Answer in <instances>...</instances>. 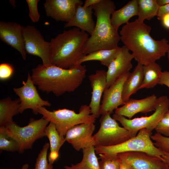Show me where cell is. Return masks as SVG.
<instances>
[{
  "label": "cell",
  "mask_w": 169,
  "mask_h": 169,
  "mask_svg": "<svg viewBox=\"0 0 169 169\" xmlns=\"http://www.w3.org/2000/svg\"><path fill=\"white\" fill-rule=\"evenodd\" d=\"M151 30L150 26L136 19L124 25L120 32V40L132 52L134 59L143 65L155 63L169 50L168 41L154 39Z\"/></svg>",
  "instance_id": "obj_1"
},
{
  "label": "cell",
  "mask_w": 169,
  "mask_h": 169,
  "mask_svg": "<svg viewBox=\"0 0 169 169\" xmlns=\"http://www.w3.org/2000/svg\"><path fill=\"white\" fill-rule=\"evenodd\" d=\"M86 71L85 66L82 64L65 69L51 64H39L32 69L31 76L39 89L59 96L78 88L85 77Z\"/></svg>",
  "instance_id": "obj_2"
},
{
  "label": "cell",
  "mask_w": 169,
  "mask_h": 169,
  "mask_svg": "<svg viewBox=\"0 0 169 169\" xmlns=\"http://www.w3.org/2000/svg\"><path fill=\"white\" fill-rule=\"evenodd\" d=\"M96 21L94 31L83 47L86 55L101 49H111L118 47L120 36L112 25L110 16L115 6L110 0H100L92 6Z\"/></svg>",
  "instance_id": "obj_3"
},
{
  "label": "cell",
  "mask_w": 169,
  "mask_h": 169,
  "mask_svg": "<svg viewBox=\"0 0 169 169\" xmlns=\"http://www.w3.org/2000/svg\"><path fill=\"white\" fill-rule=\"evenodd\" d=\"M88 38L86 32L74 27L51 39V64L65 69L77 65L85 55L83 47Z\"/></svg>",
  "instance_id": "obj_4"
},
{
  "label": "cell",
  "mask_w": 169,
  "mask_h": 169,
  "mask_svg": "<svg viewBox=\"0 0 169 169\" xmlns=\"http://www.w3.org/2000/svg\"><path fill=\"white\" fill-rule=\"evenodd\" d=\"M38 112L43 117L54 124L58 133L63 137L72 127L84 123H95L96 119L91 114L89 106L86 105L80 107L78 113L67 109L50 111L44 107L39 108Z\"/></svg>",
  "instance_id": "obj_5"
},
{
  "label": "cell",
  "mask_w": 169,
  "mask_h": 169,
  "mask_svg": "<svg viewBox=\"0 0 169 169\" xmlns=\"http://www.w3.org/2000/svg\"><path fill=\"white\" fill-rule=\"evenodd\" d=\"M152 133L146 128L140 130L136 135L117 145L110 146L95 147V153L113 156L129 151H140L163 160L164 153L156 147L151 140Z\"/></svg>",
  "instance_id": "obj_6"
},
{
  "label": "cell",
  "mask_w": 169,
  "mask_h": 169,
  "mask_svg": "<svg viewBox=\"0 0 169 169\" xmlns=\"http://www.w3.org/2000/svg\"><path fill=\"white\" fill-rule=\"evenodd\" d=\"M49 123L43 117L37 120L32 118L25 126L20 127L13 122L5 128L8 135L18 143L19 152L22 153L25 150L32 148L36 141L46 136L45 130Z\"/></svg>",
  "instance_id": "obj_7"
},
{
  "label": "cell",
  "mask_w": 169,
  "mask_h": 169,
  "mask_svg": "<svg viewBox=\"0 0 169 169\" xmlns=\"http://www.w3.org/2000/svg\"><path fill=\"white\" fill-rule=\"evenodd\" d=\"M169 110V99L167 96H162L157 98L155 111L150 116L130 119L115 113L112 118L119 121L123 127L130 131L134 137L142 129L146 128L151 132L155 130L159 122Z\"/></svg>",
  "instance_id": "obj_8"
},
{
  "label": "cell",
  "mask_w": 169,
  "mask_h": 169,
  "mask_svg": "<svg viewBox=\"0 0 169 169\" xmlns=\"http://www.w3.org/2000/svg\"><path fill=\"white\" fill-rule=\"evenodd\" d=\"M110 115L108 113L102 115L100 120V128L93 135L95 146H114L133 137L130 131L120 126Z\"/></svg>",
  "instance_id": "obj_9"
},
{
  "label": "cell",
  "mask_w": 169,
  "mask_h": 169,
  "mask_svg": "<svg viewBox=\"0 0 169 169\" xmlns=\"http://www.w3.org/2000/svg\"><path fill=\"white\" fill-rule=\"evenodd\" d=\"M26 53L40 57L43 64H51L50 42L45 41L40 31L34 26H22Z\"/></svg>",
  "instance_id": "obj_10"
},
{
  "label": "cell",
  "mask_w": 169,
  "mask_h": 169,
  "mask_svg": "<svg viewBox=\"0 0 169 169\" xmlns=\"http://www.w3.org/2000/svg\"><path fill=\"white\" fill-rule=\"evenodd\" d=\"M23 85L19 88H14L13 90L20 100L19 113H22L26 109H31L35 115L38 114V110L41 107H49L51 104L48 101L42 99L39 95L32 79L29 72L26 82L23 81Z\"/></svg>",
  "instance_id": "obj_11"
},
{
  "label": "cell",
  "mask_w": 169,
  "mask_h": 169,
  "mask_svg": "<svg viewBox=\"0 0 169 169\" xmlns=\"http://www.w3.org/2000/svg\"><path fill=\"white\" fill-rule=\"evenodd\" d=\"M94 123H84L70 128L64 136L66 141L77 151L95 146L93 133L95 129Z\"/></svg>",
  "instance_id": "obj_12"
},
{
  "label": "cell",
  "mask_w": 169,
  "mask_h": 169,
  "mask_svg": "<svg viewBox=\"0 0 169 169\" xmlns=\"http://www.w3.org/2000/svg\"><path fill=\"white\" fill-rule=\"evenodd\" d=\"M83 4L80 0H46L44 5L47 16L68 23L74 16L77 7Z\"/></svg>",
  "instance_id": "obj_13"
},
{
  "label": "cell",
  "mask_w": 169,
  "mask_h": 169,
  "mask_svg": "<svg viewBox=\"0 0 169 169\" xmlns=\"http://www.w3.org/2000/svg\"><path fill=\"white\" fill-rule=\"evenodd\" d=\"M130 73L129 72L122 75L109 88L105 89L100 105V115L108 113L111 114L114 110L125 104L122 98L123 87Z\"/></svg>",
  "instance_id": "obj_14"
},
{
  "label": "cell",
  "mask_w": 169,
  "mask_h": 169,
  "mask_svg": "<svg viewBox=\"0 0 169 169\" xmlns=\"http://www.w3.org/2000/svg\"><path fill=\"white\" fill-rule=\"evenodd\" d=\"M22 26L15 22H0V38L17 50L24 60L26 59Z\"/></svg>",
  "instance_id": "obj_15"
},
{
  "label": "cell",
  "mask_w": 169,
  "mask_h": 169,
  "mask_svg": "<svg viewBox=\"0 0 169 169\" xmlns=\"http://www.w3.org/2000/svg\"><path fill=\"white\" fill-rule=\"evenodd\" d=\"M133 59V55L125 45L120 47L116 57L108 67L106 89L109 88L122 75L130 72L132 68L131 61Z\"/></svg>",
  "instance_id": "obj_16"
},
{
  "label": "cell",
  "mask_w": 169,
  "mask_h": 169,
  "mask_svg": "<svg viewBox=\"0 0 169 169\" xmlns=\"http://www.w3.org/2000/svg\"><path fill=\"white\" fill-rule=\"evenodd\" d=\"M128 163L131 169H169V166L161 159L140 151H129L118 154Z\"/></svg>",
  "instance_id": "obj_17"
},
{
  "label": "cell",
  "mask_w": 169,
  "mask_h": 169,
  "mask_svg": "<svg viewBox=\"0 0 169 169\" xmlns=\"http://www.w3.org/2000/svg\"><path fill=\"white\" fill-rule=\"evenodd\" d=\"M157 98L153 94L140 100L130 99L122 106L116 109L115 113L130 119L138 113H147L155 110Z\"/></svg>",
  "instance_id": "obj_18"
},
{
  "label": "cell",
  "mask_w": 169,
  "mask_h": 169,
  "mask_svg": "<svg viewBox=\"0 0 169 169\" xmlns=\"http://www.w3.org/2000/svg\"><path fill=\"white\" fill-rule=\"evenodd\" d=\"M92 89L90 102L89 105L91 114L95 118L100 115V101L107 84L106 71L104 69L97 70L95 73L89 76Z\"/></svg>",
  "instance_id": "obj_19"
},
{
  "label": "cell",
  "mask_w": 169,
  "mask_h": 169,
  "mask_svg": "<svg viewBox=\"0 0 169 169\" xmlns=\"http://www.w3.org/2000/svg\"><path fill=\"white\" fill-rule=\"evenodd\" d=\"M93 9L92 6L85 8L82 5H79L73 18L65 23L64 27L74 26L87 32L91 35L95 25L92 17Z\"/></svg>",
  "instance_id": "obj_20"
},
{
  "label": "cell",
  "mask_w": 169,
  "mask_h": 169,
  "mask_svg": "<svg viewBox=\"0 0 169 169\" xmlns=\"http://www.w3.org/2000/svg\"><path fill=\"white\" fill-rule=\"evenodd\" d=\"M144 78L143 65L138 63L125 81L123 87L122 98L125 103L130 96L139 90Z\"/></svg>",
  "instance_id": "obj_21"
},
{
  "label": "cell",
  "mask_w": 169,
  "mask_h": 169,
  "mask_svg": "<svg viewBox=\"0 0 169 169\" xmlns=\"http://www.w3.org/2000/svg\"><path fill=\"white\" fill-rule=\"evenodd\" d=\"M138 12L137 0L130 1L121 8L113 12L111 17L112 25L118 31L120 25L129 22V19L132 17L137 16Z\"/></svg>",
  "instance_id": "obj_22"
},
{
  "label": "cell",
  "mask_w": 169,
  "mask_h": 169,
  "mask_svg": "<svg viewBox=\"0 0 169 169\" xmlns=\"http://www.w3.org/2000/svg\"><path fill=\"white\" fill-rule=\"evenodd\" d=\"M19 99L12 100L10 98L0 101V126H6L13 123V117L19 113Z\"/></svg>",
  "instance_id": "obj_23"
},
{
  "label": "cell",
  "mask_w": 169,
  "mask_h": 169,
  "mask_svg": "<svg viewBox=\"0 0 169 169\" xmlns=\"http://www.w3.org/2000/svg\"><path fill=\"white\" fill-rule=\"evenodd\" d=\"M120 47L111 49L98 50L84 55L78 62L77 65L83 62L91 60H98L108 67L117 55Z\"/></svg>",
  "instance_id": "obj_24"
},
{
  "label": "cell",
  "mask_w": 169,
  "mask_h": 169,
  "mask_svg": "<svg viewBox=\"0 0 169 169\" xmlns=\"http://www.w3.org/2000/svg\"><path fill=\"white\" fill-rule=\"evenodd\" d=\"M144 78L139 90L153 88L158 84L162 72L161 66L156 62L143 65Z\"/></svg>",
  "instance_id": "obj_25"
},
{
  "label": "cell",
  "mask_w": 169,
  "mask_h": 169,
  "mask_svg": "<svg viewBox=\"0 0 169 169\" xmlns=\"http://www.w3.org/2000/svg\"><path fill=\"white\" fill-rule=\"evenodd\" d=\"M82 159L79 163L65 166L64 169H100L99 162L96 155L94 146L82 150Z\"/></svg>",
  "instance_id": "obj_26"
},
{
  "label": "cell",
  "mask_w": 169,
  "mask_h": 169,
  "mask_svg": "<svg viewBox=\"0 0 169 169\" xmlns=\"http://www.w3.org/2000/svg\"><path fill=\"white\" fill-rule=\"evenodd\" d=\"M138 18L136 19L139 23H144L146 20H150L157 16L160 6L156 0H137Z\"/></svg>",
  "instance_id": "obj_27"
},
{
  "label": "cell",
  "mask_w": 169,
  "mask_h": 169,
  "mask_svg": "<svg viewBox=\"0 0 169 169\" xmlns=\"http://www.w3.org/2000/svg\"><path fill=\"white\" fill-rule=\"evenodd\" d=\"M46 136L49 141L50 152L59 153V150L66 141L65 137L61 136L53 122H49L45 130Z\"/></svg>",
  "instance_id": "obj_28"
},
{
  "label": "cell",
  "mask_w": 169,
  "mask_h": 169,
  "mask_svg": "<svg viewBox=\"0 0 169 169\" xmlns=\"http://www.w3.org/2000/svg\"><path fill=\"white\" fill-rule=\"evenodd\" d=\"M0 150L14 152L18 151L20 147L18 142L7 133L5 126L0 127Z\"/></svg>",
  "instance_id": "obj_29"
},
{
  "label": "cell",
  "mask_w": 169,
  "mask_h": 169,
  "mask_svg": "<svg viewBox=\"0 0 169 169\" xmlns=\"http://www.w3.org/2000/svg\"><path fill=\"white\" fill-rule=\"evenodd\" d=\"M101 159L99 162L100 169H119L121 160L118 154L110 156L99 155Z\"/></svg>",
  "instance_id": "obj_30"
},
{
  "label": "cell",
  "mask_w": 169,
  "mask_h": 169,
  "mask_svg": "<svg viewBox=\"0 0 169 169\" xmlns=\"http://www.w3.org/2000/svg\"><path fill=\"white\" fill-rule=\"evenodd\" d=\"M49 147V143L44 145L36 158L33 169H53V165L48 162L47 158L48 151Z\"/></svg>",
  "instance_id": "obj_31"
},
{
  "label": "cell",
  "mask_w": 169,
  "mask_h": 169,
  "mask_svg": "<svg viewBox=\"0 0 169 169\" xmlns=\"http://www.w3.org/2000/svg\"><path fill=\"white\" fill-rule=\"evenodd\" d=\"M151 138L155 141L154 144L156 147L163 151L169 153V137L156 132L151 136Z\"/></svg>",
  "instance_id": "obj_32"
},
{
  "label": "cell",
  "mask_w": 169,
  "mask_h": 169,
  "mask_svg": "<svg viewBox=\"0 0 169 169\" xmlns=\"http://www.w3.org/2000/svg\"><path fill=\"white\" fill-rule=\"evenodd\" d=\"M155 130L163 136L169 137V110L164 115Z\"/></svg>",
  "instance_id": "obj_33"
},
{
  "label": "cell",
  "mask_w": 169,
  "mask_h": 169,
  "mask_svg": "<svg viewBox=\"0 0 169 169\" xmlns=\"http://www.w3.org/2000/svg\"><path fill=\"white\" fill-rule=\"evenodd\" d=\"M39 0H26L29 9V17L33 23L38 22L40 19V15L38 13V4Z\"/></svg>",
  "instance_id": "obj_34"
},
{
  "label": "cell",
  "mask_w": 169,
  "mask_h": 169,
  "mask_svg": "<svg viewBox=\"0 0 169 169\" xmlns=\"http://www.w3.org/2000/svg\"><path fill=\"white\" fill-rule=\"evenodd\" d=\"M14 72L13 67L10 64L3 63L0 64V79L1 80L9 79Z\"/></svg>",
  "instance_id": "obj_35"
},
{
  "label": "cell",
  "mask_w": 169,
  "mask_h": 169,
  "mask_svg": "<svg viewBox=\"0 0 169 169\" xmlns=\"http://www.w3.org/2000/svg\"><path fill=\"white\" fill-rule=\"evenodd\" d=\"M158 84L165 85L169 88V71L162 72Z\"/></svg>",
  "instance_id": "obj_36"
},
{
  "label": "cell",
  "mask_w": 169,
  "mask_h": 169,
  "mask_svg": "<svg viewBox=\"0 0 169 169\" xmlns=\"http://www.w3.org/2000/svg\"><path fill=\"white\" fill-rule=\"evenodd\" d=\"M168 13H169V4L160 7L157 18L160 20L164 15Z\"/></svg>",
  "instance_id": "obj_37"
},
{
  "label": "cell",
  "mask_w": 169,
  "mask_h": 169,
  "mask_svg": "<svg viewBox=\"0 0 169 169\" xmlns=\"http://www.w3.org/2000/svg\"><path fill=\"white\" fill-rule=\"evenodd\" d=\"M163 25L165 28L169 29V13L164 15L161 18Z\"/></svg>",
  "instance_id": "obj_38"
},
{
  "label": "cell",
  "mask_w": 169,
  "mask_h": 169,
  "mask_svg": "<svg viewBox=\"0 0 169 169\" xmlns=\"http://www.w3.org/2000/svg\"><path fill=\"white\" fill-rule=\"evenodd\" d=\"M100 0H86L83 6L85 8L92 6L99 2Z\"/></svg>",
  "instance_id": "obj_39"
},
{
  "label": "cell",
  "mask_w": 169,
  "mask_h": 169,
  "mask_svg": "<svg viewBox=\"0 0 169 169\" xmlns=\"http://www.w3.org/2000/svg\"><path fill=\"white\" fill-rule=\"evenodd\" d=\"M120 159L121 162L119 169H131V166L128 163L124 160Z\"/></svg>",
  "instance_id": "obj_40"
},
{
  "label": "cell",
  "mask_w": 169,
  "mask_h": 169,
  "mask_svg": "<svg viewBox=\"0 0 169 169\" xmlns=\"http://www.w3.org/2000/svg\"><path fill=\"white\" fill-rule=\"evenodd\" d=\"M164 154L162 156L163 161L169 166V153L163 151Z\"/></svg>",
  "instance_id": "obj_41"
},
{
  "label": "cell",
  "mask_w": 169,
  "mask_h": 169,
  "mask_svg": "<svg viewBox=\"0 0 169 169\" xmlns=\"http://www.w3.org/2000/svg\"><path fill=\"white\" fill-rule=\"evenodd\" d=\"M156 2L160 7L169 4V0H156Z\"/></svg>",
  "instance_id": "obj_42"
},
{
  "label": "cell",
  "mask_w": 169,
  "mask_h": 169,
  "mask_svg": "<svg viewBox=\"0 0 169 169\" xmlns=\"http://www.w3.org/2000/svg\"><path fill=\"white\" fill-rule=\"evenodd\" d=\"M29 165L27 163H25L23 165L21 169H29Z\"/></svg>",
  "instance_id": "obj_43"
},
{
  "label": "cell",
  "mask_w": 169,
  "mask_h": 169,
  "mask_svg": "<svg viewBox=\"0 0 169 169\" xmlns=\"http://www.w3.org/2000/svg\"><path fill=\"white\" fill-rule=\"evenodd\" d=\"M167 53V58L168 60H169V50H168Z\"/></svg>",
  "instance_id": "obj_44"
}]
</instances>
